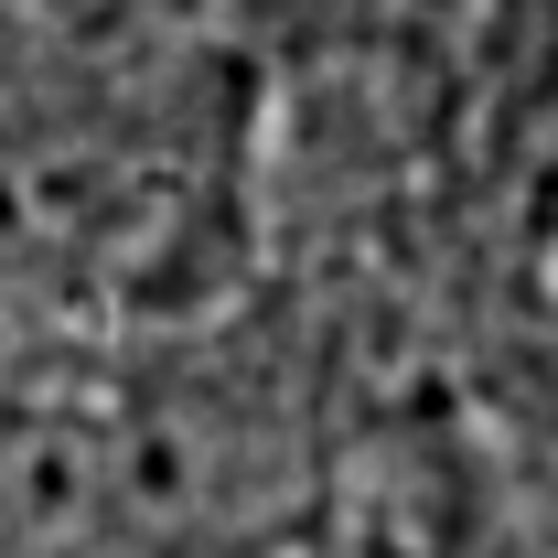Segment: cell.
<instances>
[{
    "instance_id": "cell-1",
    "label": "cell",
    "mask_w": 558,
    "mask_h": 558,
    "mask_svg": "<svg viewBox=\"0 0 558 558\" xmlns=\"http://www.w3.org/2000/svg\"><path fill=\"white\" fill-rule=\"evenodd\" d=\"M548 172H558V75H548Z\"/></svg>"
}]
</instances>
